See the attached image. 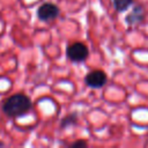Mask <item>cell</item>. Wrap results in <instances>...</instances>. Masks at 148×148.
<instances>
[{"instance_id": "obj_6", "label": "cell", "mask_w": 148, "mask_h": 148, "mask_svg": "<svg viewBox=\"0 0 148 148\" xmlns=\"http://www.w3.org/2000/svg\"><path fill=\"white\" fill-rule=\"evenodd\" d=\"M132 2L133 0H112V3L118 12H125L132 5Z\"/></svg>"}, {"instance_id": "obj_5", "label": "cell", "mask_w": 148, "mask_h": 148, "mask_svg": "<svg viewBox=\"0 0 148 148\" xmlns=\"http://www.w3.org/2000/svg\"><path fill=\"white\" fill-rule=\"evenodd\" d=\"M145 17V10L141 6H136L133 8V10L126 16V23L130 25H136L139 24Z\"/></svg>"}, {"instance_id": "obj_3", "label": "cell", "mask_w": 148, "mask_h": 148, "mask_svg": "<svg viewBox=\"0 0 148 148\" xmlns=\"http://www.w3.org/2000/svg\"><path fill=\"white\" fill-rule=\"evenodd\" d=\"M58 15H59L58 6H56L54 3H51V2H45L42 6H39V8L37 9L38 18L40 21H44V22L52 21V20L57 18Z\"/></svg>"}, {"instance_id": "obj_1", "label": "cell", "mask_w": 148, "mask_h": 148, "mask_svg": "<svg viewBox=\"0 0 148 148\" xmlns=\"http://www.w3.org/2000/svg\"><path fill=\"white\" fill-rule=\"evenodd\" d=\"M31 109V101L24 94H15L9 96L2 103V112L10 118L21 117Z\"/></svg>"}, {"instance_id": "obj_7", "label": "cell", "mask_w": 148, "mask_h": 148, "mask_svg": "<svg viewBox=\"0 0 148 148\" xmlns=\"http://www.w3.org/2000/svg\"><path fill=\"white\" fill-rule=\"evenodd\" d=\"M76 123V114H68V116H66L62 120H61V127L62 128H66V127H68V126H71V125H74Z\"/></svg>"}, {"instance_id": "obj_8", "label": "cell", "mask_w": 148, "mask_h": 148, "mask_svg": "<svg viewBox=\"0 0 148 148\" xmlns=\"http://www.w3.org/2000/svg\"><path fill=\"white\" fill-rule=\"evenodd\" d=\"M87 146V142L83 141V140H79V141H75L71 145V147H86Z\"/></svg>"}, {"instance_id": "obj_4", "label": "cell", "mask_w": 148, "mask_h": 148, "mask_svg": "<svg viewBox=\"0 0 148 148\" xmlns=\"http://www.w3.org/2000/svg\"><path fill=\"white\" fill-rule=\"evenodd\" d=\"M84 80H86L87 86H89L90 88L97 89V88H102L103 86H105V83L108 81V77H106V74L103 71L96 69V71H92V72L88 73Z\"/></svg>"}, {"instance_id": "obj_2", "label": "cell", "mask_w": 148, "mask_h": 148, "mask_svg": "<svg viewBox=\"0 0 148 148\" xmlns=\"http://www.w3.org/2000/svg\"><path fill=\"white\" fill-rule=\"evenodd\" d=\"M67 57L74 62H82L84 61L88 56H89V50L88 47L80 42L73 43L67 47Z\"/></svg>"}]
</instances>
